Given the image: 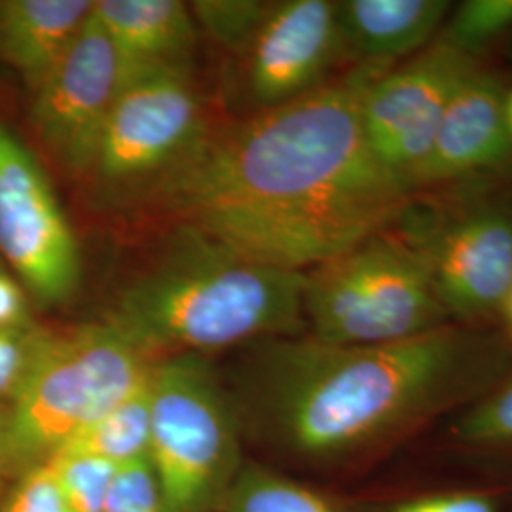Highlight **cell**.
Segmentation results:
<instances>
[{
    "label": "cell",
    "mask_w": 512,
    "mask_h": 512,
    "mask_svg": "<svg viewBox=\"0 0 512 512\" xmlns=\"http://www.w3.org/2000/svg\"><path fill=\"white\" fill-rule=\"evenodd\" d=\"M391 65L353 73L209 135L154 179L156 203L234 255L306 272L403 217L414 194L368 145L363 97Z\"/></svg>",
    "instance_id": "6da1fadb"
},
{
    "label": "cell",
    "mask_w": 512,
    "mask_h": 512,
    "mask_svg": "<svg viewBox=\"0 0 512 512\" xmlns=\"http://www.w3.org/2000/svg\"><path fill=\"white\" fill-rule=\"evenodd\" d=\"M270 342L253 382L258 420L279 448L313 461L410 433L499 384L511 361L499 338L456 325L385 346Z\"/></svg>",
    "instance_id": "7a4b0ae2"
},
{
    "label": "cell",
    "mask_w": 512,
    "mask_h": 512,
    "mask_svg": "<svg viewBox=\"0 0 512 512\" xmlns=\"http://www.w3.org/2000/svg\"><path fill=\"white\" fill-rule=\"evenodd\" d=\"M177 253L118 296L107 323L147 355L298 336L306 272L281 270L184 234Z\"/></svg>",
    "instance_id": "3957f363"
},
{
    "label": "cell",
    "mask_w": 512,
    "mask_h": 512,
    "mask_svg": "<svg viewBox=\"0 0 512 512\" xmlns=\"http://www.w3.org/2000/svg\"><path fill=\"white\" fill-rule=\"evenodd\" d=\"M311 336L340 346H385L452 325L427 260L395 222L306 272Z\"/></svg>",
    "instance_id": "277c9868"
},
{
    "label": "cell",
    "mask_w": 512,
    "mask_h": 512,
    "mask_svg": "<svg viewBox=\"0 0 512 512\" xmlns=\"http://www.w3.org/2000/svg\"><path fill=\"white\" fill-rule=\"evenodd\" d=\"M152 365L150 355L107 321L69 334H50L8 406V458L29 467L48 461L141 384Z\"/></svg>",
    "instance_id": "5b68a950"
},
{
    "label": "cell",
    "mask_w": 512,
    "mask_h": 512,
    "mask_svg": "<svg viewBox=\"0 0 512 512\" xmlns=\"http://www.w3.org/2000/svg\"><path fill=\"white\" fill-rule=\"evenodd\" d=\"M148 458L165 512L217 511L241 471L234 414L196 355L152 366Z\"/></svg>",
    "instance_id": "8992f818"
},
{
    "label": "cell",
    "mask_w": 512,
    "mask_h": 512,
    "mask_svg": "<svg viewBox=\"0 0 512 512\" xmlns=\"http://www.w3.org/2000/svg\"><path fill=\"white\" fill-rule=\"evenodd\" d=\"M397 224L420 249L442 308L452 321L480 323L497 313L512 289V215L494 205L420 211Z\"/></svg>",
    "instance_id": "52a82bcc"
},
{
    "label": "cell",
    "mask_w": 512,
    "mask_h": 512,
    "mask_svg": "<svg viewBox=\"0 0 512 512\" xmlns=\"http://www.w3.org/2000/svg\"><path fill=\"white\" fill-rule=\"evenodd\" d=\"M203 135L202 103L186 67L129 74L101 133L90 175L114 186L158 179Z\"/></svg>",
    "instance_id": "ba28073f"
},
{
    "label": "cell",
    "mask_w": 512,
    "mask_h": 512,
    "mask_svg": "<svg viewBox=\"0 0 512 512\" xmlns=\"http://www.w3.org/2000/svg\"><path fill=\"white\" fill-rule=\"evenodd\" d=\"M0 253L44 306L73 298L80 249L33 152L0 122Z\"/></svg>",
    "instance_id": "9c48e42d"
},
{
    "label": "cell",
    "mask_w": 512,
    "mask_h": 512,
    "mask_svg": "<svg viewBox=\"0 0 512 512\" xmlns=\"http://www.w3.org/2000/svg\"><path fill=\"white\" fill-rule=\"evenodd\" d=\"M478 67L444 40H435L406 63L378 74L363 97V128L376 158L412 192L442 116L461 82ZM414 194V192H412Z\"/></svg>",
    "instance_id": "30bf717a"
},
{
    "label": "cell",
    "mask_w": 512,
    "mask_h": 512,
    "mask_svg": "<svg viewBox=\"0 0 512 512\" xmlns=\"http://www.w3.org/2000/svg\"><path fill=\"white\" fill-rule=\"evenodd\" d=\"M124 80L120 57L90 16L33 92L35 129L48 150L73 173L90 175L101 133Z\"/></svg>",
    "instance_id": "8fae6325"
},
{
    "label": "cell",
    "mask_w": 512,
    "mask_h": 512,
    "mask_svg": "<svg viewBox=\"0 0 512 512\" xmlns=\"http://www.w3.org/2000/svg\"><path fill=\"white\" fill-rule=\"evenodd\" d=\"M342 54L338 2L272 4L247 48L251 101L260 110L274 109L317 90Z\"/></svg>",
    "instance_id": "7c38bea8"
},
{
    "label": "cell",
    "mask_w": 512,
    "mask_h": 512,
    "mask_svg": "<svg viewBox=\"0 0 512 512\" xmlns=\"http://www.w3.org/2000/svg\"><path fill=\"white\" fill-rule=\"evenodd\" d=\"M505 107L503 86L478 65L442 116L433 147L410 183L414 196L503 164L512 150Z\"/></svg>",
    "instance_id": "4fadbf2b"
},
{
    "label": "cell",
    "mask_w": 512,
    "mask_h": 512,
    "mask_svg": "<svg viewBox=\"0 0 512 512\" xmlns=\"http://www.w3.org/2000/svg\"><path fill=\"white\" fill-rule=\"evenodd\" d=\"M93 19L109 37L126 76L162 67H186L198 25L179 0H97Z\"/></svg>",
    "instance_id": "5bb4252c"
},
{
    "label": "cell",
    "mask_w": 512,
    "mask_h": 512,
    "mask_svg": "<svg viewBox=\"0 0 512 512\" xmlns=\"http://www.w3.org/2000/svg\"><path fill=\"white\" fill-rule=\"evenodd\" d=\"M92 10L90 0H0V59L35 92Z\"/></svg>",
    "instance_id": "9a60e30c"
},
{
    "label": "cell",
    "mask_w": 512,
    "mask_h": 512,
    "mask_svg": "<svg viewBox=\"0 0 512 512\" xmlns=\"http://www.w3.org/2000/svg\"><path fill=\"white\" fill-rule=\"evenodd\" d=\"M450 12L446 0H348L338 2L344 54L361 63L393 65L437 33Z\"/></svg>",
    "instance_id": "2e32d148"
},
{
    "label": "cell",
    "mask_w": 512,
    "mask_h": 512,
    "mask_svg": "<svg viewBox=\"0 0 512 512\" xmlns=\"http://www.w3.org/2000/svg\"><path fill=\"white\" fill-rule=\"evenodd\" d=\"M150 374L152 368L141 384L78 431L54 456L103 459L116 467L147 458L150 452Z\"/></svg>",
    "instance_id": "e0dca14e"
},
{
    "label": "cell",
    "mask_w": 512,
    "mask_h": 512,
    "mask_svg": "<svg viewBox=\"0 0 512 512\" xmlns=\"http://www.w3.org/2000/svg\"><path fill=\"white\" fill-rule=\"evenodd\" d=\"M222 512H338L329 501L285 476L243 467L222 499Z\"/></svg>",
    "instance_id": "ac0fdd59"
},
{
    "label": "cell",
    "mask_w": 512,
    "mask_h": 512,
    "mask_svg": "<svg viewBox=\"0 0 512 512\" xmlns=\"http://www.w3.org/2000/svg\"><path fill=\"white\" fill-rule=\"evenodd\" d=\"M196 25L219 44L247 52L272 4L258 0H196L188 4Z\"/></svg>",
    "instance_id": "d6986e66"
},
{
    "label": "cell",
    "mask_w": 512,
    "mask_h": 512,
    "mask_svg": "<svg viewBox=\"0 0 512 512\" xmlns=\"http://www.w3.org/2000/svg\"><path fill=\"white\" fill-rule=\"evenodd\" d=\"M67 512H101L116 465L84 456L48 459Z\"/></svg>",
    "instance_id": "ffe728a7"
},
{
    "label": "cell",
    "mask_w": 512,
    "mask_h": 512,
    "mask_svg": "<svg viewBox=\"0 0 512 512\" xmlns=\"http://www.w3.org/2000/svg\"><path fill=\"white\" fill-rule=\"evenodd\" d=\"M512 27V0H469L456 10L440 40L473 55Z\"/></svg>",
    "instance_id": "44dd1931"
},
{
    "label": "cell",
    "mask_w": 512,
    "mask_h": 512,
    "mask_svg": "<svg viewBox=\"0 0 512 512\" xmlns=\"http://www.w3.org/2000/svg\"><path fill=\"white\" fill-rule=\"evenodd\" d=\"M456 437L476 446H512V380L469 408L454 429Z\"/></svg>",
    "instance_id": "7402d4cb"
},
{
    "label": "cell",
    "mask_w": 512,
    "mask_h": 512,
    "mask_svg": "<svg viewBox=\"0 0 512 512\" xmlns=\"http://www.w3.org/2000/svg\"><path fill=\"white\" fill-rule=\"evenodd\" d=\"M101 512H165L160 478L148 456L116 467Z\"/></svg>",
    "instance_id": "603a6c76"
},
{
    "label": "cell",
    "mask_w": 512,
    "mask_h": 512,
    "mask_svg": "<svg viewBox=\"0 0 512 512\" xmlns=\"http://www.w3.org/2000/svg\"><path fill=\"white\" fill-rule=\"evenodd\" d=\"M50 332L37 325L0 329V406L14 403Z\"/></svg>",
    "instance_id": "cb8c5ba5"
},
{
    "label": "cell",
    "mask_w": 512,
    "mask_h": 512,
    "mask_svg": "<svg viewBox=\"0 0 512 512\" xmlns=\"http://www.w3.org/2000/svg\"><path fill=\"white\" fill-rule=\"evenodd\" d=\"M0 512H67L54 469L48 461L33 465L4 499Z\"/></svg>",
    "instance_id": "d4e9b609"
},
{
    "label": "cell",
    "mask_w": 512,
    "mask_h": 512,
    "mask_svg": "<svg viewBox=\"0 0 512 512\" xmlns=\"http://www.w3.org/2000/svg\"><path fill=\"white\" fill-rule=\"evenodd\" d=\"M389 512H497L494 501L475 492H446L404 499Z\"/></svg>",
    "instance_id": "484cf974"
},
{
    "label": "cell",
    "mask_w": 512,
    "mask_h": 512,
    "mask_svg": "<svg viewBox=\"0 0 512 512\" xmlns=\"http://www.w3.org/2000/svg\"><path fill=\"white\" fill-rule=\"evenodd\" d=\"M31 325L29 304L23 287L0 268V329Z\"/></svg>",
    "instance_id": "4316f807"
},
{
    "label": "cell",
    "mask_w": 512,
    "mask_h": 512,
    "mask_svg": "<svg viewBox=\"0 0 512 512\" xmlns=\"http://www.w3.org/2000/svg\"><path fill=\"white\" fill-rule=\"evenodd\" d=\"M6 459H8V454H6V439H4V423H0V476H2Z\"/></svg>",
    "instance_id": "83f0119b"
},
{
    "label": "cell",
    "mask_w": 512,
    "mask_h": 512,
    "mask_svg": "<svg viewBox=\"0 0 512 512\" xmlns=\"http://www.w3.org/2000/svg\"><path fill=\"white\" fill-rule=\"evenodd\" d=\"M501 315H505L507 317V321H509V327L512 330V289L509 296H507V302H505V306H503V313Z\"/></svg>",
    "instance_id": "f1b7e54d"
},
{
    "label": "cell",
    "mask_w": 512,
    "mask_h": 512,
    "mask_svg": "<svg viewBox=\"0 0 512 512\" xmlns=\"http://www.w3.org/2000/svg\"><path fill=\"white\" fill-rule=\"evenodd\" d=\"M507 124H509V131H511V137H512V93H509L507 95Z\"/></svg>",
    "instance_id": "f546056e"
}]
</instances>
